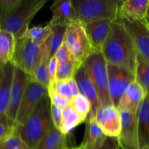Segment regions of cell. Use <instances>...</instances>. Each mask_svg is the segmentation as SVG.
Here are the masks:
<instances>
[{
  "label": "cell",
  "instance_id": "obj_14",
  "mask_svg": "<svg viewBox=\"0 0 149 149\" xmlns=\"http://www.w3.org/2000/svg\"><path fill=\"white\" fill-rule=\"evenodd\" d=\"M149 0L121 1L118 8V17L128 23L143 21L147 16Z\"/></svg>",
  "mask_w": 149,
  "mask_h": 149
},
{
  "label": "cell",
  "instance_id": "obj_30",
  "mask_svg": "<svg viewBox=\"0 0 149 149\" xmlns=\"http://www.w3.org/2000/svg\"><path fill=\"white\" fill-rule=\"evenodd\" d=\"M70 106L78 113L83 122L87 120L91 111V103L86 97L80 94L74 96L70 102Z\"/></svg>",
  "mask_w": 149,
  "mask_h": 149
},
{
  "label": "cell",
  "instance_id": "obj_39",
  "mask_svg": "<svg viewBox=\"0 0 149 149\" xmlns=\"http://www.w3.org/2000/svg\"><path fill=\"white\" fill-rule=\"evenodd\" d=\"M11 128L9 127L7 121H0V141L3 139L10 132Z\"/></svg>",
  "mask_w": 149,
  "mask_h": 149
},
{
  "label": "cell",
  "instance_id": "obj_7",
  "mask_svg": "<svg viewBox=\"0 0 149 149\" xmlns=\"http://www.w3.org/2000/svg\"><path fill=\"white\" fill-rule=\"evenodd\" d=\"M64 42L72 59L83 64L93 52L84 26L80 23H72L67 27Z\"/></svg>",
  "mask_w": 149,
  "mask_h": 149
},
{
  "label": "cell",
  "instance_id": "obj_25",
  "mask_svg": "<svg viewBox=\"0 0 149 149\" xmlns=\"http://www.w3.org/2000/svg\"><path fill=\"white\" fill-rule=\"evenodd\" d=\"M83 122L78 113L70 105L62 110L59 130L67 135L74 127Z\"/></svg>",
  "mask_w": 149,
  "mask_h": 149
},
{
  "label": "cell",
  "instance_id": "obj_21",
  "mask_svg": "<svg viewBox=\"0 0 149 149\" xmlns=\"http://www.w3.org/2000/svg\"><path fill=\"white\" fill-rule=\"evenodd\" d=\"M138 127V141L140 149L149 146V95L140 105L136 112Z\"/></svg>",
  "mask_w": 149,
  "mask_h": 149
},
{
  "label": "cell",
  "instance_id": "obj_5",
  "mask_svg": "<svg viewBox=\"0 0 149 149\" xmlns=\"http://www.w3.org/2000/svg\"><path fill=\"white\" fill-rule=\"evenodd\" d=\"M82 65L97 93L101 106L112 105L108 93V63L102 52L93 51Z\"/></svg>",
  "mask_w": 149,
  "mask_h": 149
},
{
  "label": "cell",
  "instance_id": "obj_6",
  "mask_svg": "<svg viewBox=\"0 0 149 149\" xmlns=\"http://www.w3.org/2000/svg\"><path fill=\"white\" fill-rule=\"evenodd\" d=\"M42 45L34 43L26 38H18L16 39L14 55L10 63L30 77L42 58Z\"/></svg>",
  "mask_w": 149,
  "mask_h": 149
},
{
  "label": "cell",
  "instance_id": "obj_15",
  "mask_svg": "<svg viewBox=\"0 0 149 149\" xmlns=\"http://www.w3.org/2000/svg\"><path fill=\"white\" fill-rule=\"evenodd\" d=\"M113 20H96L83 25L91 45L94 51L102 52V47L110 33Z\"/></svg>",
  "mask_w": 149,
  "mask_h": 149
},
{
  "label": "cell",
  "instance_id": "obj_20",
  "mask_svg": "<svg viewBox=\"0 0 149 149\" xmlns=\"http://www.w3.org/2000/svg\"><path fill=\"white\" fill-rule=\"evenodd\" d=\"M107 138L96 124L94 117L88 118L84 137L80 146L82 149H98L104 143Z\"/></svg>",
  "mask_w": 149,
  "mask_h": 149
},
{
  "label": "cell",
  "instance_id": "obj_33",
  "mask_svg": "<svg viewBox=\"0 0 149 149\" xmlns=\"http://www.w3.org/2000/svg\"><path fill=\"white\" fill-rule=\"evenodd\" d=\"M48 97H49L50 102L61 110L70 105V100L58 95L52 88H48Z\"/></svg>",
  "mask_w": 149,
  "mask_h": 149
},
{
  "label": "cell",
  "instance_id": "obj_31",
  "mask_svg": "<svg viewBox=\"0 0 149 149\" xmlns=\"http://www.w3.org/2000/svg\"><path fill=\"white\" fill-rule=\"evenodd\" d=\"M0 149H29L23 142L14 128H11L10 132L1 141H0Z\"/></svg>",
  "mask_w": 149,
  "mask_h": 149
},
{
  "label": "cell",
  "instance_id": "obj_26",
  "mask_svg": "<svg viewBox=\"0 0 149 149\" xmlns=\"http://www.w3.org/2000/svg\"><path fill=\"white\" fill-rule=\"evenodd\" d=\"M51 33V26L48 24L45 26H34L32 28H29L19 38H26L34 43L42 45L46 42Z\"/></svg>",
  "mask_w": 149,
  "mask_h": 149
},
{
  "label": "cell",
  "instance_id": "obj_13",
  "mask_svg": "<svg viewBox=\"0 0 149 149\" xmlns=\"http://www.w3.org/2000/svg\"><path fill=\"white\" fill-rule=\"evenodd\" d=\"M51 10L52 18L48 23L51 26L67 27L72 23H80L72 0H56L51 6Z\"/></svg>",
  "mask_w": 149,
  "mask_h": 149
},
{
  "label": "cell",
  "instance_id": "obj_29",
  "mask_svg": "<svg viewBox=\"0 0 149 149\" xmlns=\"http://www.w3.org/2000/svg\"><path fill=\"white\" fill-rule=\"evenodd\" d=\"M81 65L82 64L74 59L70 60L61 65H58L56 81H68L74 79L76 71Z\"/></svg>",
  "mask_w": 149,
  "mask_h": 149
},
{
  "label": "cell",
  "instance_id": "obj_9",
  "mask_svg": "<svg viewBox=\"0 0 149 149\" xmlns=\"http://www.w3.org/2000/svg\"><path fill=\"white\" fill-rule=\"evenodd\" d=\"M108 93L111 104L118 108L120 100L128 86L135 80L133 73L122 67L108 64Z\"/></svg>",
  "mask_w": 149,
  "mask_h": 149
},
{
  "label": "cell",
  "instance_id": "obj_2",
  "mask_svg": "<svg viewBox=\"0 0 149 149\" xmlns=\"http://www.w3.org/2000/svg\"><path fill=\"white\" fill-rule=\"evenodd\" d=\"M13 128L28 148H34L41 140L54 128L51 116L48 95L42 99L24 125H15Z\"/></svg>",
  "mask_w": 149,
  "mask_h": 149
},
{
  "label": "cell",
  "instance_id": "obj_10",
  "mask_svg": "<svg viewBox=\"0 0 149 149\" xmlns=\"http://www.w3.org/2000/svg\"><path fill=\"white\" fill-rule=\"evenodd\" d=\"M95 121L103 133L109 138L119 137L121 119L119 110L112 105L101 106L96 111Z\"/></svg>",
  "mask_w": 149,
  "mask_h": 149
},
{
  "label": "cell",
  "instance_id": "obj_40",
  "mask_svg": "<svg viewBox=\"0 0 149 149\" xmlns=\"http://www.w3.org/2000/svg\"><path fill=\"white\" fill-rule=\"evenodd\" d=\"M67 81H68L69 86H70V90H71L72 93L73 97L80 95V92H79V89L78 87H77V84L75 79H72L68 80Z\"/></svg>",
  "mask_w": 149,
  "mask_h": 149
},
{
  "label": "cell",
  "instance_id": "obj_44",
  "mask_svg": "<svg viewBox=\"0 0 149 149\" xmlns=\"http://www.w3.org/2000/svg\"><path fill=\"white\" fill-rule=\"evenodd\" d=\"M147 17H148L149 18V6H148V11H147V16H146Z\"/></svg>",
  "mask_w": 149,
  "mask_h": 149
},
{
  "label": "cell",
  "instance_id": "obj_28",
  "mask_svg": "<svg viewBox=\"0 0 149 149\" xmlns=\"http://www.w3.org/2000/svg\"><path fill=\"white\" fill-rule=\"evenodd\" d=\"M48 62L49 60L42 55V58L35 68L33 74L29 77L31 81H35L48 89L50 86V79L48 71Z\"/></svg>",
  "mask_w": 149,
  "mask_h": 149
},
{
  "label": "cell",
  "instance_id": "obj_24",
  "mask_svg": "<svg viewBox=\"0 0 149 149\" xmlns=\"http://www.w3.org/2000/svg\"><path fill=\"white\" fill-rule=\"evenodd\" d=\"M67 135L59 130L53 128L34 149H69Z\"/></svg>",
  "mask_w": 149,
  "mask_h": 149
},
{
  "label": "cell",
  "instance_id": "obj_35",
  "mask_svg": "<svg viewBox=\"0 0 149 149\" xmlns=\"http://www.w3.org/2000/svg\"><path fill=\"white\" fill-rule=\"evenodd\" d=\"M20 1L21 0H0V17L11 12Z\"/></svg>",
  "mask_w": 149,
  "mask_h": 149
},
{
  "label": "cell",
  "instance_id": "obj_42",
  "mask_svg": "<svg viewBox=\"0 0 149 149\" xmlns=\"http://www.w3.org/2000/svg\"><path fill=\"white\" fill-rule=\"evenodd\" d=\"M69 149H82V148L80 146H78L77 147H72V148H70Z\"/></svg>",
  "mask_w": 149,
  "mask_h": 149
},
{
  "label": "cell",
  "instance_id": "obj_3",
  "mask_svg": "<svg viewBox=\"0 0 149 149\" xmlns=\"http://www.w3.org/2000/svg\"><path fill=\"white\" fill-rule=\"evenodd\" d=\"M47 2L48 0H21L11 12L0 17V29L13 33L17 39Z\"/></svg>",
  "mask_w": 149,
  "mask_h": 149
},
{
  "label": "cell",
  "instance_id": "obj_11",
  "mask_svg": "<svg viewBox=\"0 0 149 149\" xmlns=\"http://www.w3.org/2000/svg\"><path fill=\"white\" fill-rule=\"evenodd\" d=\"M29 81V76L20 69L14 67L10 92V106L7 116V123L10 128H13L15 125L18 110Z\"/></svg>",
  "mask_w": 149,
  "mask_h": 149
},
{
  "label": "cell",
  "instance_id": "obj_37",
  "mask_svg": "<svg viewBox=\"0 0 149 149\" xmlns=\"http://www.w3.org/2000/svg\"><path fill=\"white\" fill-rule=\"evenodd\" d=\"M58 67L55 58L53 57L49 60L48 65V76H49L50 79V84L56 81V70Z\"/></svg>",
  "mask_w": 149,
  "mask_h": 149
},
{
  "label": "cell",
  "instance_id": "obj_38",
  "mask_svg": "<svg viewBox=\"0 0 149 149\" xmlns=\"http://www.w3.org/2000/svg\"><path fill=\"white\" fill-rule=\"evenodd\" d=\"M118 146H119V142L118 138L108 137L104 143L98 149H117Z\"/></svg>",
  "mask_w": 149,
  "mask_h": 149
},
{
  "label": "cell",
  "instance_id": "obj_8",
  "mask_svg": "<svg viewBox=\"0 0 149 149\" xmlns=\"http://www.w3.org/2000/svg\"><path fill=\"white\" fill-rule=\"evenodd\" d=\"M48 95V88L29 79L18 110L15 125H24L39 102Z\"/></svg>",
  "mask_w": 149,
  "mask_h": 149
},
{
  "label": "cell",
  "instance_id": "obj_32",
  "mask_svg": "<svg viewBox=\"0 0 149 149\" xmlns=\"http://www.w3.org/2000/svg\"><path fill=\"white\" fill-rule=\"evenodd\" d=\"M48 88H52L58 95L64 97V98L67 99L70 102H71L72 99L73 98L72 93L67 81H56L50 84Z\"/></svg>",
  "mask_w": 149,
  "mask_h": 149
},
{
  "label": "cell",
  "instance_id": "obj_19",
  "mask_svg": "<svg viewBox=\"0 0 149 149\" xmlns=\"http://www.w3.org/2000/svg\"><path fill=\"white\" fill-rule=\"evenodd\" d=\"M146 95L147 94L144 89L134 80L128 86L123 94L118 109L136 113Z\"/></svg>",
  "mask_w": 149,
  "mask_h": 149
},
{
  "label": "cell",
  "instance_id": "obj_45",
  "mask_svg": "<svg viewBox=\"0 0 149 149\" xmlns=\"http://www.w3.org/2000/svg\"><path fill=\"white\" fill-rule=\"evenodd\" d=\"M117 149H124V148H123V147L121 146L119 144V146H118V148H117Z\"/></svg>",
  "mask_w": 149,
  "mask_h": 149
},
{
  "label": "cell",
  "instance_id": "obj_12",
  "mask_svg": "<svg viewBox=\"0 0 149 149\" xmlns=\"http://www.w3.org/2000/svg\"><path fill=\"white\" fill-rule=\"evenodd\" d=\"M121 130L118 138L119 144L124 149H140L138 127L136 113L120 110Z\"/></svg>",
  "mask_w": 149,
  "mask_h": 149
},
{
  "label": "cell",
  "instance_id": "obj_27",
  "mask_svg": "<svg viewBox=\"0 0 149 149\" xmlns=\"http://www.w3.org/2000/svg\"><path fill=\"white\" fill-rule=\"evenodd\" d=\"M135 81L144 89L146 94L149 93V63L137 55L134 71Z\"/></svg>",
  "mask_w": 149,
  "mask_h": 149
},
{
  "label": "cell",
  "instance_id": "obj_36",
  "mask_svg": "<svg viewBox=\"0 0 149 149\" xmlns=\"http://www.w3.org/2000/svg\"><path fill=\"white\" fill-rule=\"evenodd\" d=\"M50 111H51V119H52L54 127L57 130H59L62 110L58 109V108L56 107L55 105L52 104V103L50 102Z\"/></svg>",
  "mask_w": 149,
  "mask_h": 149
},
{
  "label": "cell",
  "instance_id": "obj_16",
  "mask_svg": "<svg viewBox=\"0 0 149 149\" xmlns=\"http://www.w3.org/2000/svg\"><path fill=\"white\" fill-rule=\"evenodd\" d=\"M122 21L132 37L137 55L149 63V30L143 21L133 23Z\"/></svg>",
  "mask_w": 149,
  "mask_h": 149
},
{
  "label": "cell",
  "instance_id": "obj_34",
  "mask_svg": "<svg viewBox=\"0 0 149 149\" xmlns=\"http://www.w3.org/2000/svg\"><path fill=\"white\" fill-rule=\"evenodd\" d=\"M53 57L55 58L58 65H61V64L64 63L72 59L68 49H67L65 44H64V42L58 48V49L56 51V52Z\"/></svg>",
  "mask_w": 149,
  "mask_h": 149
},
{
  "label": "cell",
  "instance_id": "obj_23",
  "mask_svg": "<svg viewBox=\"0 0 149 149\" xmlns=\"http://www.w3.org/2000/svg\"><path fill=\"white\" fill-rule=\"evenodd\" d=\"M15 45V36L10 32L0 29V68H3L11 61Z\"/></svg>",
  "mask_w": 149,
  "mask_h": 149
},
{
  "label": "cell",
  "instance_id": "obj_17",
  "mask_svg": "<svg viewBox=\"0 0 149 149\" xmlns=\"http://www.w3.org/2000/svg\"><path fill=\"white\" fill-rule=\"evenodd\" d=\"M74 79L77 82L80 94L86 97L91 103V111L88 118L94 117L96 111L100 107L101 104L97 93L83 65H81L76 71Z\"/></svg>",
  "mask_w": 149,
  "mask_h": 149
},
{
  "label": "cell",
  "instance_id": "obj_1",
  "mask_svg": "<svg viewBox=\"0 0 149 149\" xmlns=\"http://www.w3.org/2000/svg\"><path fill=\"white\" fill-rule=\"evenodd\" d=\"M102 53L108 64L122 67L134 74L137 52L132 37L121 19L112 23Z\"/></svg>",
  "mask_w": 149,
  "mask_h": 149
},
{
  "label": "cell",
  "instance_id": "obj_43",
  "mask_svg": "<svg viewBox=\"0 0 149 149\" xmlns=\"http://www.w3.org/2000/svg\"><path fill=\"white\" fill-rule=\"evenodd\" d=\"M1 77H2V68H0V80H1Z\"/></svg>",
  "mask_w": 149,
  "mask_h": 149
},
{
  "label": "cell",
  "instance_id": "obj_18",
  "mask_svg": "<svg viewBox=\"0 0 149 149\" xmlns=\"http://www.w3.org/2000/svg\"><path fill=\"white\" fill-rule=\"evenodd\" d=\"M13 71L14 66L10 62L2 68V77L0 80V121L7 122Z\"/></svg>",
  "mask_w": 149,
  "mask_h": 149
},
{
  "label": "cell",
  "instance_id": "obj_41",
  "mask_svg": "<svg viewBox=\"0 0 149 149\" xmlns=\"http://www.w3.org/2000/svg\"><path fill=\"white\" fill-rule=\"evenodd\" d=\"M143 23L145 24V26L146 27H147V29L149 30V18L148 17H146L143 20Z\"/></svg>",
  "mask_w": 149,
  "mask_h": 149
},
{
  "label": "cell",
  "instance_id": "obj_47",
  "mask_svg": "<svg viewBox=\"0 0 149 149\" xmlns=\"http://www.w3.org/2000/svg\"><path fill=\"white\" fill-rule=\"evenodd\" d=\"M148 95H149V93H148Z\"/></svg>",
  "mask_w": 149,
  "mask_h": 149
},
{
  "label": "cell",
  "instance_id": "obj_22",
  "mask_svg": "<svg viewBox=\"0 0 149 149\" xmlns=\"http://www.w3.org/2000/svg\"><path fill=\"white\" fill-rule=\"evenodd\" d=\"M66 29V26H51V35L42 45V52L49 60L54 56L58 48L64 43Z\"/></svg>",
  "mask_w": 149,
  "mask_h": 149
},
{
  "label": "cell",
  "instance_id": "obj_46",
  "mask_svg": "<svg viewBox=\"0 0 149 149\" xmlns=\"http://www.w3.org/2000/svg\"><path fill=\"white\" fill-rule=\"evenodd\" d=\"M140 149H149V146H144L143 148H141Z\"/></svg>",
  "mask_w": 149,
  "mask_h": 149
},
{
  "label": "cell",
  "instance_id": "obj_4",
  "mask_svg": "<svg viewBox=\"0 0 149 149\" xmlns=\"http://www.w3.org/2000/svg\"><path fill=\"white\" fill-rule=\"evenodd\" d=\"M79 20L86 25L96 20H115L118 17L121 1L115 0H72Z\"/></svg>",
  "mask_w": 149,
  "mask_h": 149
}]
</instances>
